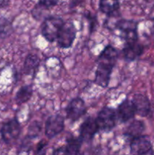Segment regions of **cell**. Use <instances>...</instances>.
I'll return each mask as SVG.
<instances>
[{
	"mask_svg": "<svg viewBox=\"0 0 154 155\" xmlns=\"http://www.w3.org/2000/svg\"><path fill=\"white\" fill-rule=\"evenodd\" d=\"M64 24L63 20L59 17L51 16L45 18L42 25V34L48 42L57 40L59 33Z\"/></svg>",
	"mask_w": 154,
	"mask_h": 155,
	"instance_id": "obj_1",
	"label": "cell"
},
{
	"mask_svg": "<svg viewBox=\"0 0 154 155\" xmlns=\"http://www.w3.org/2000/svg\"><path fill=\"white\" fill-rule=\"evenodd\" d=\"M96 120L100 130L106 132L110 131L116 124V110L108 107H104L99 112Z\"/></svg>",
	"mask_w": 154,
	"mask_h": 155,
	"instance_id": "obj_2",
	"label": "cell"
},
{
	"mask_svg": "<svg viewBox=\"0 0 154 155\" xmlns=\"http://www.w3.org/2000/svg\"><path fill=\"white\" fill-rule=\"evenodd\" d=\"M75 36H76V29L73 23H64L57 36V44L60 48H69L72 46Z\"/></svg>",
	"mask_w": 154,
	"mask_h": 155,
	"instance_id": "obj_3",
	"label": "cell"
},
{
	"mask_svg": "<svg viewBox=\"0 0 154 155\" xmlns=\"http://www.w3.org/2000/svg\"><path fill=\"white\" fill-rule=\"evenodd\" d=\"M116 27L121 31L122 37L125 39L126 43L137 42V24L135 21L120 20L116 23Z\"/></svg>",
	"mask_w": 154,
	"mask_h": 155,
	"instance_id": "obj_4",
	"label": "cell"
},
{
	"mask_svg": "<svg viewBox=\"0 0 154 155\" xmlns=\"http://www.w3.org/2000/svg\"><path fill=\"white\" fill-rule=\"evenodd\" d=\"M21 132V125L17 119H13L5 123L1 129L2 139L8 144L14 142L19 137Z\"/></svg>",
	"mask_w": 154,
	"mask_h": 155,
	"instance_id": "obj_5",
	"label": "cell"
},
{
	"mask_svg": "<svg viewBox=\"0 0 154 155\" xmlns=\"http://www.w3.org/2000/svg\"><path fill=\"white\" fill-rule=\"evenodd\" d=\"M64 129V119L61 115L49 117L45 123V136L49 139L55 137Z\"/></svg>",
	"mask_w": 154,
	"mask_h": 155,
	"instance_id": "obj_6",
	"label": "cell"
},
{
	"mask_svg": "<svg viewBox=\"0 0 154 155\" xmlns=\"http://www.w3.org/2000/svg\"><path fill=\"white\" fill-rule=\"evenodd\" d=\"M131 153L133 154H152V145L150 141L146 136H139L131 139Z\"/></svg>",
	"mask_w": 154,
	"mask_h": 155,
	"instance_id": "obj_7",
	"label": "cell"
},
{
	"mask_svg": "<svg viewBox=\"0 0 154 155\" xmlns=\"http://www.w3.org/2000/svg\"><path fill=\"white\" fill-rule=\"evenodd\" d=\"M114 65L104 62H98V66L95 73V83L103 88H106L110 82V76Z\"/></svg>",
	"mask_w": 154,
	"mask_h": 155,
	"instance_id": "obj_8",
	"label": "cell"
},
{
	"mask_svg": "<svg viewBox=\"0 0 154 155\" xmlns=\"http://www.w3.org/2000/svg\"><path fill=\"white\" fill-rule=\"evenodd\" d=\"M99 130V126L96 119L92 117L87 118L80 127L79 138L82 142H89L93 139Z\"/></svg>",
	"mask_w": 154,
	"mask_h": 155,
	"instance_id": "obj_9",
	"label": "cell"
},
{
	"mask_svg": "<svg viewBox=\"0 0 154 155\" xmlns=\"http://www.w3.org/2000/svg\"><path fill=\"white\" fill-rule=\"evenodd\" d=\"M66 116L70 120L76 121L81 117L85 114L86 111V107L85 101L80 98H75L72 99L66 109Z\"/></svg>",
	"mask_w": 154,
	"mask_h": 155,
	"instance_id": "obj_10",
	"label": "cell"
},
{
	"mask_svg": "<svg viewBox=\"0 0 154 155\" xmlns=\"http://www.w3.org/2000/svg\"><path fill=\"white\" fill-rule=\"evenodd\" d=\"M118 117L122 122H127L132 119L136 114L135 107L132 101L125 100L118 107Z\"/></svg>",
	"mask_w": 154,
	"mask_h": 155,
	"instance_id": "obj_11",
	"label": "cell"
},
{
	"mask_svg": "<svg viewBox=\"0 0 154 155\" xmlns=\"http://www.w3.org/2000/svg\"><path fill=\"white\" fill-rule=\"evenodd\" d=\"M135 107L136 114L141 117H146L150 110V103L145 95H135L132 100Z\"/></svg>",
	"mask_w": 154,
	"mask_h": 155,
	"instance_id": "obj_12",
	"label": "cell"
},
{
	"mask_svg": "<svg viewBox=\"0 0 154 155\" xmlns=\"http://www.w3.org/2000/svg\"><path fill=\"white\" fill-rule=\"evenodd\" d=\"M143 48L141 45L137 42L126 43L122 50V53L125 58L128 61H134L141 55L143 53Z\"/></svg>",
	"mask_w": 154,
	"mask_h": 155,
	"instance_id": "obj_13",
	"label": "cell"
},
{
	"mask_svg": "<svg viewBox=\"0 0 154 155\" xmlns=\"http://www.w3.org/2000/svg\"><path fill=\"white\" fill-rule=\"evenodd\" d=\"M118 58V52L116 48H113L112 45H108L101 52L98 62H104L107 64L115 65Z\"/></svg>",
	"mask_w": 154,
	"mask_h": 155,
	"instance_id": "obj_14",
	"label": "cell"
},
{
	"mask_svg": "<svg viewBox=\"0 0 154 155\" xmlns=\"http://www.w3.org/2000/svg\"><path fill=\"white\" fill-rule=\"evenodd\" d=\"M99 8L104 14L112 15L119 8V0H100Z\"/></svg>",
	"mask_w": 154,
	"mask_h": 155,
	"instance_id": "obj_15",
	"label": "cell"
},
{
	"mask_svg": "<svg viewBox=\"0 0 154 155\" xmlns=\"http://www.w3.org/2000/svg\"><path fill=\"white\" fill-rule=\"evenodd\" d=\"M143 130H144V124L140 120H134L126 128L125 135L132 139L140 136Z\"/></svg>",
	"mask_w": 154,
	"mask_h": 155,
	"instance_id": "obj_16",
	"label": "cell"
},
{
	"mask_svg": "<svg viewBox=\"0 0 154 155\" xmlns=\"http://www.w3.org/2000/svg\"><path fill=\"white\" fill-rule=\"evenodd\" d=\"M39 57L36 54H29L26 58L24 64V71L27 74H34L39 65Z\"/></svg>",
	"mask_w": 154,
	"mask_h": 155,
	"instance_id": "obj_17",
	"label": "cell"
},
{
	"mask_svg": "<svg viewBox=\"0 0 154 155\" xmlns=\"http://www.w3.org/2000/svg\"><path fill=\"white\" fill-rule=\"evenodd\" d=\"M82 140L80 138H70L67 140V143L65 146L66 154H77L79 153Z\"/></svg>",
	"mask_w": 154,
	"mask_h": 155,
	"instance_id": "obj_18",
	"label": "cell"
},
{
	"mask_svg": "<svg viewBox=\"0 0 154 155\" xmlns=\"http://www.w3.org/2000/svg\"><path fill=\"white\" fill-rule=\"evenodd\" d=\"M33 95V89L31 86H23L19 89L16 94V101L18 104H23L31 98Z\"/></svg>",
	"mask_w": 154,
	"mask_h": 155,
	"instance_id": "obj_19",
	"label": "cell"
},
{
	"mask_svg": "<svg viewBox=\"0 0 154 155\" xmlns=\"http://www.w3.org/2000/svg\"><path fill=\"white\" fill-rule=\"evenodd\" d=\"M57 2H58V0H39V5L45 8H48L56 5Z\"/></svg>",
	"mask_w": 154,
	"mask_h": 155,
	"instance_id": "obj_20",
	"label": "cell"
},
{
	"mask_svg": "<svg viewBox=\"0 0 154 155\" xmlns=\"http://www.w3.org/2000/svg\"><path fill=\"white\" fill-rule=\"evenodd\" d=\"M47 144L48 143L44 140H42V142H39L37 145V148H36V154H42V150L46 147Z\"/></svg>",
	"mask_w": 154,
	"mask_h": 155,
	"instance_id": "obj_21",
	"label": "cell"
},
{
	"mask_svg": "<svg viewBox=\"0 0 154 155\" xmlns=\"http://www.w3.org/2000/svg\"><path fill=\"white\" fill-rule=\"evenodd\" d=\"M54 154H66V149H65V146L64 147H61V148H59L57 149H56L55 151L53 152Z\"/></svg>",
	"mask_w": 154,
	"mask_h": 155,
	"instance_id": "obj_22",
	"label": "cell"
}]
</instances>
